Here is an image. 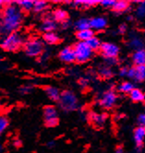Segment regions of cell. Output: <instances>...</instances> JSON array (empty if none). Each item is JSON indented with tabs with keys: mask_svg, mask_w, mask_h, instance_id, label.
Masks as SVG:
<instances>
[{
	"mask_svg": "<svg viewBox=\"0 0 145 153\" xmlns=\"http://www.w3.org/2000/svg\"><path fill=\"white\" fill-rule=\"evenodd\" d=\"M58 57L60 61L67 63V64H70L76 61V54L73 47H65L63 48L59 53H58Z\"/></svg>",
	"mask_w": 145,
	"mask_h": 153,
	"instance_id": "9c48e42d",
	"label": "cell"
},
{
	"mask_svg": "<svg viewBox=\"0 0 145 153\" xmlns=\"http://www.w3.org/2000/svg\"><path fill=\"white\" fill-rule=\"evenodd\" d=\"M100 51H101L102 56L105 59H109V58H117L120 49L116 43L106 42H102Z\"/></svg>",
	"mask_w": 145,
	"mask_h": 153,
	"instance_id": "ba28073f",
	"label": "cell"
},
{
	"mask_svg": "<svg viewBox=\"0 0 145 153\" xmlns=\"http://www.w3.org/2000/svg\"><path fill=\"white\" fill-rule=\"evenodd\" d=\"M105 62H106L107 65L112 67V65L117 64V59L116 58H109V59H105Z\"/></svg>",
	"mask_w": 145,
	"mask_h": 153,
	"instance_id": "f35d334b",
	"label": "cell"
},
{
	"mask_svg": "<svg viewBox=\"0 0 145 153\" xmlns=\"http://www.w3.org/2000/svg\"><path fill=\"white\" fill-rule=\"evenodd\" d=\"M74 51L76 54V61L78 63H85L89 61L93 56V50L89 47L86 42H78L74 46Z\"/></svg>",
	"mask_w": 145,
	"mask_h": 153,
	"instance_id": "5b68a950",
	"label": "cell"
},
{
	"mask_svg": "<svg viewBox=\"0 0 145 153\" xmlns=\"http://www.w3.org/2000/svg\"><path fill=\"white\" fill-rule=\"evenodd\" d=\"M128 70H129V68H121L119 69V76H128Z\"/></svg>",
	"mask_w": 145,
	"mask_h": 153,
	"instance_id": "74e56055",
	"label": "cell"
},
{
	"mask_svg": "<svg viewBox=\"0 0 145 153\" xmlns=\"http://www.w3.org/2000/svg\"><path fill=\"white\" fill-rule=\"evenodd\" d=\"M94 35V31L92 29H88L81 31L76 32V37L79 40V42H88L91 38H93Z\"/></svg>",
	"mask_w": 145,
	"mask_h": 153,
	"instance_id": "ac0fdd59",
	"label": "cell"
},
{
	"mask_svg": "<svg viewBox=\"0 0 145 153\" xmlns=\"http://www.w3.org/2000/svg\"><path fill=\"white\" fill-rule=\"evenodd\" d=\"M74 28L77 30V31L91 29V19L87 18H81L74 22Z\"/></svg>",
	"mask_w": 145,
	"mask_h": 153,
	"instance_id": "e0dca14e",
	"label": "cell"
},
{
	"mask_svg": "<svg viewBox=\"0 0 145 153\" xmlns=\"http://www.w3.org/2000/svg\"><path fill=\"white\" fill-rule=\"evenodd\" d=\"M23 21V11L16 2H8L3 7L1 16V35L7 36L12 32H16Z\"/></svg>",
	"mask_w": 145,
	"mask_h": 153,
	"instance_id": "6da1fadb",
	"label": "cell"
},
{
	"mask_svg": "<svg viewBox=\"0 0 145 153\" xmlns=\"http://www.w3.org/2000/svg\"><path fill=\"white\" fill-rule=\"evenodd\" d=\"M115 3H116L115 0H103V1H100V5L105 7H112L113 8Z\"/></svg>",
	"mask_w": 145,
	"mask_h": 153,
	"instance_id": "d6a6232c",
	"label": "cell"
},
{
	"mask_svg": "<svg viewBox=\"0 0 145 153\" xmlns=\"http://www.w3.org/2000/svg\"><path fill=\"white\" fill-rule=\"evenodd\" d=\"M44 92H46V96L53 102H58L61 96L60 91L55 86H47L44 88Z\"/></svg>",
	"mask_w": 145,
	"mask_h": 153,
	"instance_id": "7c38bea8",
	"label": "cell"
},
{
	"mask_svg": "<svg viewBox=\"0 0 145 153\" xmlns=\"http://www.w3.org/2000/svg\"><path fill=\"white\" fill-rule=\"evenodd\" d=\"M90 119H91L92 123L95 126L101 127V126H103L105 124L106 120H107V115L105 114H96V113H93V114H91Z\"/></svg>",
	"mask_w": 145,
	"mask_h": 153,
	"instance_id": "2e32d148",
	"label": "cell"
},
{
	"mask_svg": "<svg viewBox=\"0 0 145 153\" xmlns=\"http://www.w3.org/2000/svg\"><path fill=\"white\" fill-rule=\"evenodd\" d=\"M135 74H136V68H135V67H131L128 70V76H129V79H135Z\"/></svg>",
	"mask_w": 145,
	"mask_h": 153,
	"instance_id": "e575fe53",
	"label": "cell"
},
{
	"mask_svg": "<svg viewBox=\"0 0 145 153\" xmlns=\"http://www.w3.org/2000/svg\"><path fill=\"white\" fill-rule=\"evenodd\" d=\"M23 37L18 31L4 36L1 41V47L7 52H16L24 45Z\"/></svg>",
	"mask_w": 145,
	"mask_h": 153,
	"instance_id": "7a4b0ae2",
	"label": "cell"
},
{
	"mask_svg": "<svg viewBox=\"0 0 145 153\" xmlns=\"http://www.w3.org/2000/svg\"><path fill=\"white\" fill-rule=\"evenodd\" d=\"M16 4L19 7L22 11H30L33 10V6H34V1L31 0H22V1H17Z\"/></svg>",
	"mask_w": 145,
	"mask_h": 153,
	"instance_id": "44dd1931",
	"label": "cell"
},
{
	"mask_svg": "<svg viewBox=\"0 0 145 153\" xmlns=\"http://www.w3.org/2000/svg\"><path fill=\"white\" fill-rule=\"evenodd\" d=\"M70 26V22L69 20H65L63 21V22H61V27L63 29H67V28H69Z\"/></svg>",
	"mask_w": 145,
	"mask_h": 153,
	"instance_id": "ab89813d",
	"label": "cell"
},
{
	"mask_svg": "<svg viewBox=\"0 0 145 153\" xmlns=\"http://www.w3.org/2000/svg\"><path fill=\"white\" fill-rule=\"evenodd\" d=\"M24 53L30 57H37L43 54L44 50L43 41L39 38H31L23 45Z\"/></svg>",
	"mask_w": 145,
	"mask_h": 153,
	"instance_id": "277c9868",
	"label": "cell"
},
{
	"mask_svg": "<svg viewBox=\"0 0 145 153\" xmlns=\"http://www.w3.org/2000/svg\"><path fill=\"white\" fill-rule=\"evenodd\" d=\"M135 88H134V85H133L131 82H129V81H124V82H122L120 85H118V87H117V90L120 91V92H122V93H125V94H127V93H130L133 90H134Z\"/></svg>",
	"mask_w": 145,
	"mask_h": 153,
	"instance_id": "7402d4cb",
	"label": "cell"
},
{
	"mask_svg": "<svg viewBox=\"0 0 145 153\" xmlns=\"http://www.w3.org/2000/svg\"><path fill=\"white\" fill-rule=\"evenodd\" d=\"M48 7L47 2L42 1V0H38V1H34V6H33V10L35 12H42L43 10H46Z\"/></svg>",
	"mask_w": 145,
	"mask_h": 153,
	"instance_id": "f1b7e54d",
	"label": "cell"
},
{
	"mask_svg": "<svg viewBox=\"0 0 145 153\" xmlns=\"http://www.w3.org/2000/svg\"><path fill=\"white\" fill-rule=\"evenodd\" d=\"M87 42V45H89V47H90L93 51H96V50H100V48H101V45H102V42L101 41L99 40L98 37L96 36H93V38H91L90 40H89Z\"/></svg>",
	"mask_w": 145,
	"mask_h": 153,
	"instance_id": "d4e9b609",
	"label": "cell"
},
{
	"mask_svg": "<svg viewBox=\"0 0 145 153\" xmlns=\"http://www.w3.org/2000/svg\"><path fill=\"white\" fill-rule=\"evenodd\" d=\"M98 4H100V1H91V0H89V1H75V2H73V5H75V6H82L84 7H93V6L98 5Z\"/></svg>",
	"mask_w": 145,
	"mask_h": 153,
	"instance_id": "f546056e",
	"label": "cell"
},
{
	"mask_svg": "<svg viewBox=\"0 0 145 153\" xmlns=\"http://www.w3.org/2000/svg\"><path fill=\"white\" fill-rule=\"evenodd\" d=\"M57 21L52 18H46L40 25V30L43 31V33L46 32H53L55 29H57Z\"/></svg>",
	"mask_w": 145,
	"mask_h": 153,
	"instance_id": "30bf717a",
	"label": "cell"
},
{
	"mask_svg": "<svg viewBox=\"0 0 145 153\" xmlns=\"http://www.w3.org/2000/svg\"><path fill=\"white\" fill-rule=\"evenodd\" d=\"M55 145V141H53V140H51V141H49V142H47V143H46V146L48 148H53Z\"/></svg>",
	"mask_w": 145,
	"mask_h": 153,
	"instance_id": "b9f144b4",
	"label": "cell"
},
{
	"mask_svg": "<svg viewBox=\"0 0 145 153\" xmlns=\"http://www.w3.org/2000/svg\"><path fill=\"white\" fill-rule=\"evenodd\" d=\"M8 124H9L8 119L5 115H1V116H0V132L3 133L4 131L7 128Z\"/></svg>",
	"mask_w": 145,
	"mask_h": 153,
	"instance_id": "4dcf8cb0",
	"label": "cell"
},
{
	"mask_svg": "<svg viewBox=\"0 0 145 153\" xmlns=\"http://www.w3.org/2000/svg\"><path fill=\"white\" fill-rule=\"evenodd\" d=\"M131 19H132V17H131V16L128 17V20H131Z\"/></svg>",
	"mask_w": 145,
	"mask_h": 153,
	"instance_id": "ee69618b",
	"label": "cell"
},
{
	"mask_svg": "<svg viewBox=\"0 0 145 153\" xmlns=\"http://www.w3.org/2000/svg\"><path fill=\"white\" fill-rule=\"evenodd\" d=\"M135 3L138 4V6L136 7V10H135L137 18L139 19L145 18V1H139Z\"/></svg>",
	"mask_w": 145,
	"mask_h": 153,
	"instance_id": "83f0119b",
	"label": "cell"
},
{
	"mask_svg": "<svg viewBox=\"0 0 145 153\" xmlns=\"http://www.w3.org/2000/svg\"><path fill=\"white\" fill-rule=\"evenodd\" d=\"M58 104L63 111L73 112L79 107V101H78V98L73 91H64L61 92Z\"/></svg>",
	"mask_w": 145,
	"mask_h": 153,
	"instance_id": "3957f363",
	"label": "cell"
},
{
	"mask_svg": "<svg viewBox=\"0 0 145 153\" xmlns=\"http://www.w3.org/2000/svg\"><path fill=\"white\" fill-rule=\"evenodd\" d=\"M127 30H128V26L126 24H121L118 27V32L121 34H124L125 32L127 31Z\"/></svg>",
	"mask_w": 145,
	"mask_h": 153,
	"instance_id": "8d00e7d4",
	"label": "cell"
},
{
	"mask_svg": "<svg viewBox=\"0 0 145 153\" xmlns=\"http://www.w3.org/2000/svg\"><path fill=\"white\" fill-rule=\"evenodd\" d=\"M137 122L139 126L145 127V113H141V114H139L137 118Z\"/></svg>",
	"mask_w": 145,
	"mask_h": 153,
	"instance_id": "836d02e7",
	"label": "cell"
},
{
	"mask_svg": "<svg viewBox=\"0 0 145 153\" xmlns=\"http://www.w3.org/2000/svg\"><path fill=\"white\" fill-rule=\"evenodd\" d=\"M129 3L128 1H125V0H119V1H116L113 9L117 12H123L126 11L127 9H129Z\"/></svg>",
	"mask_w": 145,
	"mask_h": 153,
	"instance_id": "cb8c5ba5",
	"label": "cell"
},
{
	"mask_svg": "<svg viewBox=\"0 0 145 153\" xmlns=\"http://www.w3.org/2000/svg\"><path fill=\"white\" fill-rule=\"evenodd\" d=\"M89 82H90V79H87V78H81L79 80V84L81 85V88H85V87H87L89 85Z\"/></svg>",
	"mask_w": 145,
	"mask_h": 153,
	"instance_id": "d590c367",
	"label": "cell"
},
{
	"mask_svg": "<svg viewBox=\"0 0 145 153\" xmlns=\"http://www.w3.org/2000/svg\"><path fill=\"white\" fill-rule=\"evenodd\" d=\"M98 73L102 78H105V79H109L113 76V70L111 69V68L107 65H103V67L100 68L98 70Z\"/></svg>",
	"mask_w": 145,
	"mask_h": 153,
	"instance_id": "484cf974",
	"label": "cell"
},
{
	"mask_svg": "<svg viewBox=\"0 0 145 153\" xmlns=\"http://www.w3.org/2000/svg\"><path fill=\"white\" fill-rule=\"evenodd\" d=\"M53 17H54V19L55 21H60V22H63V21L67 20V19H68V13H67L64 9L58 8L54 11Z\"/></svg>",
	"mask_w": 145,
	"mask_h": 153,
	"instance_id": "603a6c76",
	"label": "cell"
},
{
	"mask_svg": "<svg viewBox=\"0 0 145 153\" xmlns=\"http://www.w3.org/2000/svg\"><path fill=\"white\" fill-rule=\"evenodd\" d=\"M136 74H135V80L138 82H142L145 80V65L135 67Z\"/></svg>",
	"mask_w": 145,
	"mask_h": 153,
	"instance_id": "4316f807",
	"label": "cell"
},
{
	"mask_svg": "<svg viewBox=\"0 0 145 153\" xmlns=\"http://www.w3.org/2000/svg\"><path fill=\"white\" fill-rule=\"evenodd\" d=\"M43 41L48 43V45H55L59 42V37L55 31L46 32V33L43 34Z\"/></svg>",
	"mask_w": 145,
	"mask_h": 153,
	"instance_id": "d6986e66",
	"label": "cell"
},
{
	"mask_svg": "<svg viewBox=\"0 0 145 153\" xmlns=\"http://www.w3.org/2000/svg\"><path fill=\"white\" fill-rule=\"evenodd\" d=\"M44 124L48 127H55L58 124V117L57 108L52 105H47L43 108V111Z\"/></svg>",
	"mask_w": 145,
	"mask_h": 153,
	"instance_id": "52a82bcc",
	"label": "cell"
},
{
	"mask_svg": "<svg viewBox=\"0 0 145 153\" xmlns=\"http://www.w3.org/2000/svg\"><path fill=\"white\" fill-rule=\"evenodd\" d=\"M32 90H33V87L31 85H24V86H21L19 91L21 94L25 95V94L31 93L32 91Z\"/></svg>",
	"mask_w": 145,
	"mask_h": 153,
	"instance_id": "1f68e13d",
	"label": "cell"
},
{
	"mask_svg": "<svg viewBox=\"0 0 145 153\" xmlns=\"http://www.w3.org/2000/svg\"><path fill=\"white\" fill-rule=\"evenodd\" d=\"M129 46L134 51L140 50V49H143V45H144V42L142 40V38H141V36L137 35V34H130L129 42H128Z\"/></svg>",
	"mask_w": 145,
	"mask_h": 153,
	"instance_id": "8fae6325",
	"label": "cell"
},
{
	"mask_svg": "<svg viewBox=\"0 0 145 153\" xmlns=\"http://www.w3.org/2000/svg\"><path fill=\"white\" fill-rule=\"evenodd\" d=\"M131 60L133 64L135 65V67L144 65H145V50L140 49V50L134 51V53H133L131 56Z\"/></svg>",
	"mask_w": 145,
	"mask_h": 153,
	"instance_id": "4fadbf2b",
	"label": "cell"
},
{
	"mask_svg": "<svg viewBox=\"0 0 145 153\" xmlns=\"http://www.w3.org/2000/svg\"><path fill=\"white\" fill-rule=\"evenodd\" d=\"M129 97L130 99L135 102H140L144 101L145 99V94L143 93V91H141L140 89H134L130 93H129Z\"/></svg>",
	"mask_w": 145,
	"mask_h": 153,
	"instance_id": "ffe728a7",
	"label": "cell"
},
{
	"mask_svg": "<svg viewBox=\"0 0 145 153\" xmlns=\"http://www.w3.org/2000/svg\"><path fill=\"white\" fill-rule=\"evenodd\" d=\"M117 96L114 91H105L101 97L99 98L98 100V105L100 107H102L103 109L105 110H109V109H112L115 104L117 103Z\"/></svg>",
	"mask_w": 145,
	"mask_h": 153,
	"instance_id": "8992f818",
	"label": "cell"
},
{
	"mask_svg": "<svg viewBox=\"0 0 145 153\" xmlns=\"http://www.w3.org/2000/svg\"><path fill=\"white\" fill-rule=\"evenodd\" d=\"M107 25V21L103 17H95L91 19V29L93 30H102Z\"/></svg>",
	"mask_w": 145,
	"mask_h": 153,
	"instance_id": "5bb4252c",
	"label": "cell"
},
{
	"mask_svg": "<svg viewBox=\"0 0 145 153\" xmlns=\"http://www.w3.org/2000/svg\"><path fill=\"white\" fill-rule=\"evenodd\" d=\"M13 145H14L16 148H19V147H20V146H21V142H20L19 139H15V140H14V142H13Z\"/></svg>",
	"mask_w": 145,
	"mask_h": 153,
	"instance_id": "60d3db41",
	"label": "cell"
},
{
	"mask_svg": "<svg viewBox=\"0 0 145 153\" xmlns=\"http://www.w3.org/2000/svg\"><path fill=\"white\" fill-rule=\"evenodd\" d=\"M133 138L138 147L141 146L145 139V127L138 126L133 131Z\"/></svg>",
	"mask_w": 145,
	"mask_h": 153,
	"instance_id": "9a60e30c",
	"label": "cell"
},
{
	"mask_svg": "<svg viewBox=\"0 0 145 153\" xmlns=\"http://www.w3.org/2000/svg\"><path fill=\"white\" fill-rule=\"evenodd\" d=\"M115 153H124V151H123V149H122L121 147H118V148L116 149Z\"/></svg>",
	"mask_w": 145,
	"mask_h": 153,
	"instance_id": "7bdbcfd3",
	"label": "cell"
}]
</instances>
